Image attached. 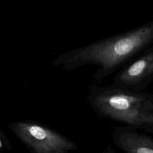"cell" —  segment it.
Returning <instances> with one entry per match:
<instances>
[{"label":"cell","mask_w":153,"mask_h":153,"mask_svg":"<svg viewBox=\"0 0 153 153\" xmlns=\"http://www.w3.org/2000/svg\"><path fill=\"white\" fill-rule=\"evenodd\" d=\"M114 85L134 92L144 91L153 80V44L122 66L112 78Z\"/></svg>","instance_id":"3"},{"label":"cell","mask_w":153,"mask_h":153,"mask_svg":"<svg viewBox=\"0 0 153 153\" xmlns=\"http://www.w3.org/2000/svg\"><path fill=\"white\" fill-rule=\"evenodd\" d=\"M112 141L121 150L127 153H153V139L140 133L130 126L114 128Z\"/></svg>","instance_id":"4"},{"label":"cell","mask_w":153,"mask_h":153,"mask_svg":"<svg viewBox=\"0 0 153 153\" xmlns=\"http://www.w3.org/2000/svg\"><path fill=\"white\" fill-rule=\"evenodd\" d=\"M1 146V141H0V147Z\"/></svg>","instance_id":"5"},{"label":"cell","mask_w":153,"mask_h":153,"mask_svg":"<svg viewBox=\"0 0 153 153\" xmlns=\"http://www.w3.org/2000/svg\"><path fill=\"white\" fill-rule=\"evenodd\" d=\"M152 44L153 21L76 48L64 54L60 62L68 70L98 66L93 79L100 82Z\"/></svg>","instance_id":"1"},{"label":"cell","mask_w":153,"mask_h":153,"mask_svg":"<svg viewBox=\"0 0 153 153\" xmlns=\"http://www.w3.org/2000/svg\"><path fill=\"white\" fill-rule=\"evenodd\" d=\"M87 100L98 116L153 134V95L114 84H93L88 88Z\"/></svg>","instance_id":"2"}]
</instances>
